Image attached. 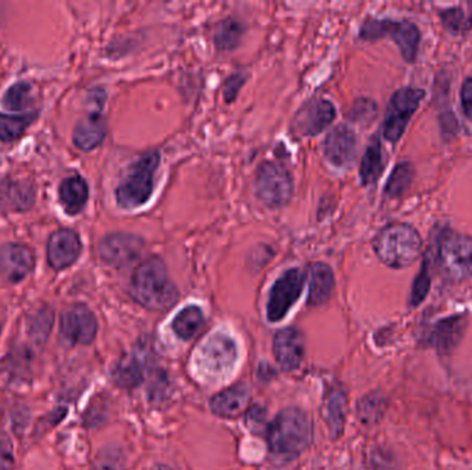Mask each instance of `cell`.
Masks as SVG:
<instances>
[{"label":"cell","mask_w":472,"mask_h":470,"mask_svg":"<svg viewBox=\"0 0 472 470\" xmlns=\"http://www.w3.org/2000/svg\"><path fill=\"white\" fill-rule=\"evenodd\" d=\"M31 122V115L11 117V115L0 113V140L4 142L14 141L21 137L22 133L26 132Z\"/></svg>","instance_id":"32"},{"label":"cell","mask_w":472,"mask_h":470,"mask_svg":"<svg viewBox=\"0 0 472 470\" xmlns=\"http://www.w3.org/2000/svg\"><path fill=\"white\" fill-rule=\"evenodd\" d=\"M383 171V155H381V144L377 137L372 140L370 145L366 148L365 155H363L362 162H361V179H362L365 186L373 184L377 181Z\"/></svg>","instance_id":"27"},{"label":"cell","mask_w":472,"mask_h":470,"mask_svg":"<svg viewBox=\"0 0 472 470\" xmlns=\"http://www.w3.org/2000/svg\"><path fill=\"white\" fill-rule=\"evenodd\" d=\"M82 251V243L78 233L71 229H60L54 232L48 243V261L54 269L71 267Z\"/></svg>","instance_id":"16"},{"label":"cell","mask_w":472,"mask_h":470,"mask_svg":"<svg viewBox=\"0 0 472 470\" xmlns=\"http://www.w3.org/2000/svg\"><path fill=\"white\" fill-rule=\"evenodd\" d=\"M424 95V90L417 87H403L393 93L383 125L385 140L390 142L400 141Z\"/></svg>","instance_id":"8"},{"label":"cell","mask_w":472,"mask_h":470,"mask_svg":"<svg viewBox=\"0 0 472 470\" xmlns=\"http://www.w3.org/2000/svg\"><path fill=\"white\" fill-rule=\"evenodd\" d=\"M308 305L321 307L326 304L334 289L333 270L326 263H312L308 268Z\"/></svg>","instance_id":"21"},{"label":"cell","mask_w":472,"mask_h":470,"mask_svg":"<svg viewBox=\"0 0 472 470\" xmlns=\"http://www.w3.org/2000/svg\"><path fill=\"white\" fill-rule=\"evenodd\" d=\"M373 248L381 262L403 269L412 267L422 254L423 239L409 224L392 223L381 229L373 240Z\"/></svg>","instance_id":"3"},{"label":"cell","mask_w":472,"mask_h":470,"mask_svg":"<svg viewBox=\"0 0 472 470\" xmlns=\"http://www.w3.org/2000/svg\"><path fill=\"white\" fill-rule=\"evenodd\" d=\"M203 322H205V319H203L201 307H195V305H189L174 317L173 322H171V330L179 338L188 341V339H193L201 331Z\"/></svg>","instance_id":"25"},{"label":"cell","mask_w":472,"mask_h":470,"mask_svg":"<svg viewBox=\"0 0 472 470\" xmlns=\"http://www.w3.org/2000/svg\"><path fill=\"white\" fill-rule=\"evenodd\" d=\"M444 26L453 32H467L472 28V19L461 7H451L439 11Z\"/></svg>","instance_id":"36"},{"label":"cell","mask_w":472,"mask_h":470,"mask_svg":"<svg viewBox=\"0 0 472 470\" xmlns=\"http://www.w3.org/2000/svg\"><path fill=\"white\" fill-rule=\"evenodd\" d=\"M114 381L117 385L122 388H134L142 383V366L141 361L137 356H126L120 359L115 366Z\"/></svg>","instance_id":"28"},{"label":"cell","mask_w":472,"mask_h":470,"mask_svg":"<svg viewBox=\"0 0 472 470\" xmlns=\"http://www.w3.org/2000/svg\"><path fill=\"white\" fill-rule=\"evenodd\" d=\"M413 178H415V167L412 166V163L403 162V163L398 164L388 178L387 186H385V196L390 199L400 198L407 191Z\"/></svg>","instance_id":"29"},{"label":"cell","mask_w":472,"mask_h":470,"mask_svg":"<svg viewBox=\"0 0 472 470\" xmlns=\"http://www.w3.org/2000/svg\"><path fill=\"white\" fill-rule=\"evenodd\" d=\"M13 467V444L6 433L0 432V470Z\"/></svg>","instance_id":"37"},{"label":"cell","mask_w":472,"mask_h":470,"mask_svg":"<svg viewBox=\"0 0 472 470\" xmlns=\"http://www.w3.org/2000/svg\"><path fill=\"white\" fill-rule=\"evenodd\" d=\"M32 88L28 83L19 82L11 86L4 95L2 104L6 110H13V112H19L29 107L31 104Z\"/></svg>","instance_id":"33"},{"label":"cell","mask_w":472,"mask_h":470,"mask_svg":"<svg viewBox=\"0 0 472 470\" xmlns=\"http://www.w3.org/2000/svg\"><path fill=\"white\" fill-rule=\"evenodd\" d=\"M376 104L370 100H362L356 102L354 107L353 113L356 120H370L376 117Z\"/></svg>","instance_id":"39"},{"label":"cell","mask_w":472,"mask_h":470,"mask_svg":"<svg viewBox=\"0 0 472 470\" xmlns=\"http://www.w3.org/2000/svg\"><path fill=\"white\" fill-rule=\"evenodd\" d=\"M58 194L64 210L71 216H75L80 213L88 203V184L82 177H70L61 182Z\"/></svg>","instance_id":"23"},{"label":"cell","mask_w":472,"mask_h":470,"mask_svg":"<svg viewBox=\"0 0 472 470\" xmlns=\"http://www.w3.org/2000/svg\"><path fill=\"white\" fill-rule=\"evenodd\" d=\"M438 263L442 275L453 283H461L472 277V236L464 233H444L438 250Z\"/></svg>","instance_id":"5"},{"label":"cell","mask_w":472,"mask_h":470,"mask_svg":"<svg viewBox=\"0 0 472 470\" xmlns=\"http://www.w3.org/2000/svg\"><path fill=\"white\" fill-rule=\"evenodd\" d=\"M468 326L466 315H454L439 320L430 332V344L439 356L446 358L460 345Z\"/></svg>","instance_id":"14"},{"label":"cell","mask_w":472,"mask_h":470,"mask_svg":"<svg viewBox=\"0 0 472 470\" xmlns=\"http://www.w3.org/2000/svg\"><path fill=\"white\" fill-rule=\"evenodd\" d=\"M311 442V420L300 408L280 411L268 428L270 451L280 459H294L308 449Z\"/></svg>","instance_id":"2"},{"label":"cell","mask_w":472,"mask_h":470,"mask_svg":"<svg viewBox=\"0 0 472 470\" xmlns=\"http://www.w3.org/2000/svg\"><path fill=\"white\" fill-rule=\"evenodd\" d=\"M361 38L366 41H377L391 38L398 44L403 58L407 63H415L419 53L420 29L410 21L393 19H368L361 29Z\"/></svg>","instance_id":"6"},{"label":"cell","mask_w":472,"mask_h":470,"mask_svg":"<svg viewBox=\"0 0 472 470\" xmlns=\"http://www.w3.org/2000/svg\"><path fill=\"white\" fill-rule=\"evenodd\" d=\"M161 162L157 152L142 155L136 163L130 167L129 173L117 189V201L119 208L133 210L144 206L154 192L155 173Z\"/></svg>","instance_id":"4"},{"label":"cell","mask_w":472,"mask_h":470,"mask_svg":"<svg viewBox=\"0 0 472 470\" xmlns=\"http://www.w3.org/2000/svg\"><path fill=\"white\" fill-rule=\"evenodd\" d=\"M54 314L49 307H41L27 319V332L36 346H43L53 329Z\"/></svg>","instance_id":"26"},{"label":"cell","mask_w":472,"mask_h":470,"mask_svg":"<svg viewBox=\"0 0 472 470\" xmlns=\"http://www.w3.org/2000/svg\"><path fill=\"white\" fill-rule=\"evenodd\" d=\"M249 400V388L245 383H238L211 398L210 410L218 417L235 418L242 414Z\"/></svg>","instance_id":"20"},{"label":"cell","mask_w":472,"mask_h":470,"mask_svg":"<svg viewBox=\"0 0 472 470\" xmlns=\"http://www.w3.org/2000/svg\"><path fill=\"white\" fill-rule=\"evenodd\" d=\"M61 338L70 345H88L97 336V320L86 305L76 304L61 315Z\"/></svg>","instance_id":"11"},{"label":"cell","mask_w":472,"mask_h":470,"mask_svg":"<svg viewBox=\"0 0 472 470\" xmlns=\"http://www.w3.org/2000/svg\"><path fill=\"white\" fill-rule=\"evenodd\" d=\"M126 458L123 455L119 447H105L95 457L93 470H125Z\"/></svg>","instance_id":"35"},{"label":"cell","mask_w":472,"mask_h":470,"mask_svg":"<svg viewBox=\"0 0 472 470\" xmlns=\"http://www.w3.org/2000/svg\"><path fill=\"white\" fill-rule=\"evenodd\" d=\"M152 470H173L169 466H164V465H159V466H155Z\"/></svg>","instance_id":"41"},{"label":"cell","mask_w":472,"mask_h":470,"mask_svg":"<svg viewBox=\"0 0 472 470\" xmlns=\"http://www.w3.org/2000/svg\"><path fill=\"white\" fill-rule=\"evenodd\" d=\"M35 186L29 179L7 178L0 184V208L27 211L35 203Z\"/></svg>","instance_id":"19"},{"label":"cell","mask_w":472,"mask_h":470,"mask_svg":"<svg viewBox=\"0 0 472 470\" xmlns=\"http://www.w3.org/2000/svg\"><path fill=\"white\" fill-rule=\"evenodd\" d=\"M243 83H245V75L242 73H233L227 79V82L224 85V98L227 102H232L235 100Z\"/></svg>","instance_id":"38"},{"label":"cell","mask_w":472,"mask_h":470,"mask_svg":"<svg viewBox=\"0 0 472 470\" xmlns=\"http://www.w3.org/2000/svg\"><path fill=\"white\" fill-rule=\"evenodd\" d=\"M107 134V125L100 115H88L76 123L73 142L82 151H92L103 142Z\"/></svg>","instance_id":"22"},{"label":"cell","mask_w":472,"mask_h":470,"mask_svg":"<svg viewBox=\"0 0 472 470\" xmlns=\"http://www.w3.org/2000/svg\"><path fill=\"white\" fill-rule=\"evenodd\" d=\"M243 35V28L236 19H225L216 29L215 43L220 50H232Z\"/></svg>","instance_id":"31"},{"label":"cell","mask_w":472,"mask_h":470,"mask_svg":"<svg viewBox=\"0 0 472 470\" xmlns=\"http://www.w3.org/2000/svg\"><path fill=\"white\" fill-rule=\"evenodd\" d=\"M431 287V277H430V263L429 260L425 258L423 262L422 269L419 275L415 277L413 282L412 292H410L409 305L410 307H417L423 304Z\"/></svg>","instance_id":"34"},{"label":"cell","mask_w":472,"mask_h":470,"mask_svg":"<svg viewBox=\"0 0 472 470\" xmlns=\"http://www.w3.org/2000/svg\"><path fill=\"white\" fill-rule=\"evenodd\" d=\"M274 356L280 368L296 370L304 358V338L301 332L293 327L280 330L274 338Z\"/></svg>","instance_id":"18"},{"label":"cell","mask_w":472,"mask_h":470,"mask_svg":"<svg viewBox=\"0 0 472 470\" xmlns=\"http://www.w3.org/2000/svg\"><path fill=\"white\" fill-rule=\"evenodd\" d=\"M336 118V108L324 98L309 100L297 112L293 120V132L301 137H312L324 132Z\"/></svg>","instance_id":"12"},{"label":"cell","mask_w":472,"mask_h":470,"mask_svg":"<svg viewBox=\"0 0 472 470\" xmlns=\"http://www.w3.org/2000/svg\"><path fill=\"white\" fill-rule=\"evenodd\" d=\"M387 401L380 393H370L361 400L358 406V414L366 425H373L384 415Z\"/></svg>","instance_id":"30"},{"label":"cell","mask_w":472,"mask_h":470,"mask_svg":"<svg viewBox=\"0 0 472 470\" xmlns=\"http://www.w3.org/2000/svg\"><path fill=\"white\" fill-rule=\"evenodd\" d=\"M324 151L326 159L334 166H350L356 155L355 133L346 125H337L324 140Z\"/></svg>","instance_id":"17"},{"label":"cell","mask_w":472,"mask_h":470,"mask_svg":"<svg viewBox=\"0 0 472 470\" xmlns=\"http://www.w3.org/2000/svg\"><path fill=\"white\" fill-rule=\"evenodd\" d=\"M255 193L267 208H282L292 198L293 181L289 171L277 163H263L255 174Z\"/></svg>","instance_id":"9"},{"label":"cell","mask_w":472,"mask_h":470,"mask_svg":"<svg viewBox=\"0 0 472 470\" xmlns=\"http://www.w3.org/2000/svg\"><path fill=\"white\" fill-rule=\"evenodd\" d=\"M461 108L464 115L472 122V78L466 79V82L461 86Z\"/></svg>","instance_id":"40"},{"label":"cell","mask_w":472,"mask_h":470,"mask_svg":"<svg viewBox=\"0 0 472 470\" xmlns=\"http://www.w3.org/2000/svg\"><path fill=\"white\" fill-rule=\"evenodd\" d=\"M346 393L343 388H334L326 398L324 421L328 423L331 437H339L343 433L346 417Z\"/></svg>","instance_id":"24"},{"label":"cell","mask_w":472,"mask_h":470,"mask_svg":"<svg viewBox=\"0 0 472 470\" xmlns=\"http://www.w3.org/2000/svg\"><path fill=\"white\" fill-rule=\"evenodd\" d=\"M0 329H2V327H0Z\"/></svg>","instance_id":"42"},{"label":"cell","mask_w":472,"mask_h":470,"mask_svg":"<svg viewBox=\"0 0 472 470\" xmlns=\"http://www.w3.org/2000/svg\"><path fill=\"white\" fill-rule=\"evenodd\" d=\"M238 361V346L235 341L224 332H217L202 342L196 354V364L205 375L218 380L228 375Z\"/></svg>","instance_id":"7"},{"label":"cell","mask_w":472,"mask_h":470,"mask_svg":"<svg viewBox=\"0 0 472 470\" xmlns=\"http://www.w3.org/2000/svg\"><path fill=\"white\" fill-rule=\"evenodd\" d=\"M306 277L299 268L286 270V272L274 283L270 298H268L267 317L272 323H277L279 320L286 316L287 312L292 309L304 287Z\"/></svg>","instance_id":"10"},{"label":"cell","mask_w":472,"mask_h":470,"mask_svg":"<svg viewBox=\"0 0 472 470\" xmlns=\"http://www.w3.org/2000/svg\"><path fill=\"white\" fill-rule=\"evenodd\" d=\"M130 294L137 304L154 312L169 311L179 299V290L167 275L161 258L151 257L134 270Z\"/></svg>","instance_id":"1"},{"label":"cell","mask_w":472,"mask_h":470,"mask_svg":"<svg viewBox=\"0 0 472 470\" xmlns=\"http://www.w3.org/2000/svg\"><path fill=\"white\" fill-rule=\"evenodd\" d=\"M35 257L31 248L17 243L0 247V273L11 283L21 282L34 269Z\"/></svg>","instance_id":"15"},{"label":"cell","mask_w":472,"mask_h":470,"mask_svg":"<svg viewBox=\"0 0 472 470\" xmlns=\"http://www.w3.org/2000/svg\"><path fill=\"white\" fill-rule=\"evenodd\" d=\"M144 247L142 239L130 233H112L105 236L98 246L101 260L112 267H123L139 257Z\"/></svg>","instance_id":"13"}]
</instances>
